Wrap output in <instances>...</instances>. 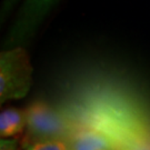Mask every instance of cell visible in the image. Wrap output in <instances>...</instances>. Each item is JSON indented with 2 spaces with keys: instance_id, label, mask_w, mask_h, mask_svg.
Here are the masks:
<instances>
[{
  "instance_id": "1",
  "label": "cell",
  "mask_w": 150,
  "mask_h": 150,
  "mask_svg": "<svg viewBox=\"0 0 150 150\" xmlns=\"http://www.w3.org/2000/svg\"><path fill=\"white\" fill-rule=\"evenodd\" d=\"M26 112L27 127L20 141L21 149L40 141L68 139L76 128L66 115L41 100L32 102Z\"/></svg>"
},
{
  "instance_id": "2",
  "label": "cell",
  "mask_w": 150,
  "mask_h": 150,
  "mask_svg": "<svg viewBox=\"0 0 150 150\" xmlns=\"http://www.w3.org/2000/svg\"><path fill=\"white\" fill-rule=\"evenodd\" d=\"M32 86V66L22 47L5 50L0 54V103L21 99Z\"/></svg>"
},
{
  "instance_id": "3",
  "label": "cell",
  "mask_w": 150,
  "mask_h": 150,
  "mask_svg": "<svg viewBox=\"0 0 150 150\" xmlns=\"http://www.w3.org/2000/svg\"><path fill=\"white\" fill-rule=\"evenodd\" d=\"M70 150H119L111 138L91 127H76L68 138Z\"/></svg>"
},
{
  "instance_id": "4",
  "label": "cell",
  "mask_w": 150,
  "mask_h": 150,
  "mask_svg": "<svg viewBox=\"0 0 150 150\" xmlns=\"http://www.w3.org/2000/svg\"><path fill=\"white\" fill-rule=\"evenodd\" d=\"M54 0H27L11 35L12 40H19L31 30L42 15L48 10Z\"/></svg>"
},
{
  "instance_id": "5",
  "label": "cell",
  "mask_w": 150,
  "mask_h": 150,
  "mask_svg": "<svg viewBox=\"0 0 150 150\" xmlns=\"http://www.w3.org/2000/svg\"><path fill=\"white\" fill-rule=\"evenodd\" d=\"M27 127V112L17 108H8L0 113V137L12 138Z\"/></svg>"
},
{
  "instance_id": "6",
  "label": "cell",
  "mask_w": 150,
  "mask_h": 150,
  "mask_svg": "<svg viewBox=\"0 0 150 150\" xmlns=\"http://www.w3.org/2000/svg\"><path fill=\"white\" fill-rule=\"evenodd\" d=\"M25 150H70L68 139H56L40 141L28 146Z\"/></svg>"
},
{
  "instance_id": "7",
  "label": "cell",
  "mask_w": 150,
  "mask_h": 150,
  "mask_svg": "<svg viewBox=\"0 0 150 150\" xmlns=\"http://www.w3.org/2000/svg\"><path fill=\"white\" fill-rule=\"evenodd\" d=\"M20 141L18 138H1L0 150H20Z\"/></svg>"
},
{
  "instance_id": "8",
  "label": "cell",
  "mask_w": 150,
  "mask_h": 150,
  "mask_svg": "<svg viewBox=\"0 0 150 150\" xmlns=\"http://www.w3.org/2000/svg\"><path fill=\"white\" fill-rule=\"evenodd\" d=\"M119 150H150L147 148V146L144 147L142 145H123L121 148L118 147Z\"/></svg>"
},
{
  "instance_id": "9",
  "label": "cell",
  "mask_w": 150,
  "mask_h": 150,
  "mask_svg": "<svg viewBox=\"0 0 150 150\" xmlns=\"http://www.w3.org/2000/svg\"><path fill=\"white\" fill-rule=\"evenodd\" d=\"M15 1H16V0H6V5H5L6 10H8V9H9V7H10V5H12ZM5 9H4V10H5Z\"/></svg>"
}]
</instances>
